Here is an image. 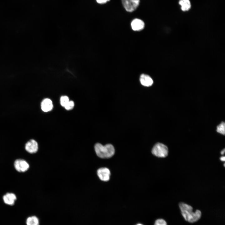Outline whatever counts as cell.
<instances>
[{
	"label": "cell",
	"mask_w": 225,
	"mask_h": 225,
	"mask_svg": "<svg viewBox=\"0 0 225 225\" xmlns=\"http://www.w3.org/2000/svg\"><path fill=\"white\" fill-rule=\"evenodd\" d=\"M74 106V102L72 101H69L65 105L64 107L66 110H70L72 109Z\"/></svg>",
	"instance_id": "cell-16"
},
{
	"label": "cell",
	"mask_w": 225,
	"mask_h": 225,
	"mask_svg": "<svg viewBox=\"0 0 225 225\" xmlns=\"http://www.w3.org/2000/svg\"><path fill=\"white\" fill-rule=\"evenodd\" d=\"M97 2L100 4L105 3L108 1H109V0H96Z\"/></svg>",
	"instance_id": "cell-18"
},
{
	"label": "cell",
	"mask_w": 225,
	"mask_h": 225,
	"mask_svg": "<svg viewBox=\"0 0 225 225\" xmlns=\"http://www.w3.org/2000/svg\"><path fill=\"white\" fill-rule=\"evenodd\" d=\"M69 101V98L67 96H62L60 98V104L63 107H64Z\"/></svg>",
	"instance_id": "cell-15"
},
{
	"label": "cell",
	"mask_w": 225,
	"mask_h": 225,
	"mask_svg": "<svg viewBox=\"0 0 225 225\" xmlns=\"http://www.w3.org/2000/svg\"><path fill=\"white\" fill-rule=\"evenodd\" d=\"M136 225H142V224H140V223H138V224H136Z\"/></svg>",
	"instance_id": "cell-21"
},
{
	"label": "cell",
	"mask_w": 225,
	"mask_h": 225,
	"mask_svg": "<svg viewBox=\"0 0 225 225\" xmlns=\"http://www.w3.org/2000/svg\"><path fill=\"white\" fill-rule=\"evenodd\" d=\"M220 160L222 161H224L225 160V157L224 156H222L220 157Z\"/></svg>",
	"instance_id": "cell-19"
},
{
	"label": "cell",
	"mask_w": 225,
	"mask_h": 225,
	"mask_svg": "<svg viewBox=\"0 0 225 225\" xmlns=\"http://www.w3.org/2000/svg\"><path fill=\"white\" fill-rule=\"evenodd\" d=\"M94 149L97 155L102 158H110L114 155L115 153L114 147L110 144L103 145L98 143L95 145Z\"/></svg>",
	"instance_id": "cell-2"
},
{
	"label": "cell",
	"mask_w": 225,
	"mask_h": 225,
	"mask_svg": "<svg viewBox=\"0 0 225 225\" xmlns=\"http://www.w3.org/2000/svg\"><path fill=\"white\" fill-rule=\"evenodd\" d=\"M97 175L102 181H108L110 179V172L109 170L106 168H102L97 170Z\"/></svg>",
	"instance_id": "cell-8"
},
{
	"label": "cell",
	"mask_w": 225,
	"mask_h": 225,
	"mask_svg": "<svg viewBox=\"0 0 225 225\" xmlns=\"http://www.w3.org/2000/svg\"><path fill=\"white\" fill-rule=\"evenodd\" d=\"M179 4L181 6L182 10L184 11L189 10L191 7V4L189 0H180Z\"/></svg>",
	"instance_id": "cell-13"
},
{
	"label": "cell",
	"mask_w": 225,
	"mask_h": 225,
	"mask_svg": "<svg viewBox=\"0 0 225 225\" xmlns=\"http://www.w3.org/2000/svg\"><path fill=\"white\" fill-rule=\"evenodd\" d=\"M181 213L185 220L190 223H193L199 220L201 216V212L199 210L193 212V208L190 205L183 202L179 204Z\"/></svg>",
	"instance_id": "cell-1"
},
{
	"label": "cell",
	"mask_w": 225,
	"mask_h": 225,
	"mask_svg": "<svg viewBox=\"0 0 225 225\" xmlns=\"http://www.w3.org/2000/svg\"><path fill=\"white\" fill-rule=\"evenodd\" d=\"M41 107L42 110L44 112L50 111L53 108L52 102L49 98H45L42 101Z\"/></svg>",
	"instance_id": "cell-11"
},
{
	"label": "cell",
	"mask_w": 225,
	"mask_h": 225,
	"mask_svg": "<svg viewBox=\"0 0 225 225\" xmlns=\"http://www.w3.org/2000/svg\"><path fill=\"white\" fill-rule=\"evenodd\" d=\"M122 1L125 10L130 12L135 10L140 3V0H122Z\"/></svg>",
	"instance_id": "cell-5"
},
{
	"label": "cell",
	"mask_w": 225,
	"mask_h": 225,
	"mask_svg": "<svg viewBox=\"0 0 225 225\" xmlns=\"http://www.w3.org/2000/svg\"><path fill=\"white\" fill-rule=\"evenodd\" d=\"M25 149L29 153H35L38 150V143L35 140L33 139L30 140L26 143Z\"/></svg>",
	"instance_id": "cell-7"
},
{
	"label": "cell",
	"mask_w": 225,
	"mask_h": 225,
	"mask_svg": "<svg viewBox=\"0 0 225 225\" xmlns=\"http://www.w3.org/2000/svg\"><path fill=\"white\" fill-rule=\"evenodd\" d=\"M217 132L223 135H225V124L224 122H222L218 125L217 128Z\"/></svg>",
	"instance_id": "cell-14"
},
{
	"label": "cell",
	"mask_w": 225,
	"mask_h": 225,
	"mask_svg": "<svg viewBox=\"0 0 225 225\" xmlns=\"http://www.w3.org/2000/svg\"><path fill=\"white\" fill-rule=\"evenodd\" d=\"M14 166L15 169L20 172H26L29 167L28 162L26 160L22 159L16 160L14 162Z\"/></svg>",
	"instance_id": "cell-4"
},
{
	"label": "cell",
	"mask_w": 225,
	"mask_h": 225,
	"mask_svg": "<svg viewBox=\"0 0 225 225\" xmlns=\"http://www.w3.org/2000/svg\"><path fill=\"white\" fill-rule=\"evenodd\" d=\"M152 152L153 155L157 157L165 158L168 155V149L164 144L161 143H157L152 148Z\"/></svg>",
	"instance_id": "cell-3"
},
{
	"label": "cell",
	"mask_w": 225,
	"mask_h": 225,
	"mask_svg": "<svg viewBox=\"0 0 225 225\" xmlns=\"http://www.w3.org/2000/svg\"><path fill=\"white\" fill-rule=\"evenodd\" d=\"M144 22L141 20L136 18L131 22V26L134 31H139L142 30L144 27Z\"/></svg>",
	"instance_id": "cell-9"
},
{
	"label": "cell",
	"mask_w": 225,
	"mask_h": 225,
	"mask_svg": "<svg viewBox=\"0 0 225 225\" xmlns=\"http://www.w3.org/2000/svg\"><path fill=\"white\" fill-rule=\"evenodd\" d=\"M225 152V149L222 150L221 152V153L222 155L224 154V153Z\"/></svg>",
	"instance_id": "cell-20"
},
{
	"label": "cell",
	"mask_w": 225,
	"mask_h": 225,
	"mask_svg": "<svg viewBox=\"0 0 225 225\" xmlns=\"http://www.w3.org/2000/svg\"><path fill=\"white\" fill-rule=\"evenodd\" d=\"M3 202L4 204L9 206L14 205L17 200V197L15 194L7 192L2 197Z\"/></svg>",
	"instance_id": "cell-6"
},
{
	"label": "cell",
	"mask_w": 225,
	"mask_h": 225,
	"mask_svg": "<svg viewBox=\"0 0 225 225\" xmlns=\"http://www.w3.org/2000/svg\"><path fill=\"white\" fill-rule=\"evenodd\" d=\"M26 225H40V220L36 216L32 215L28 217L25 221Z\"/></svg>",
	"instance_id": "cell-12"
},
{
	"label": "cell",
	"mask_w": 225,
	"mask_h": 225,
	"mask_svg": "<svg viewBox=\"0 0 225 225\" xmlns=\"http://www.w3.org/2000/svg\"><path fill=\"white\" fill-rule=\"evenodd\" d=\"M140 81L142 85L146 87H149L152 85L153 81L149 75L142 74L140 77Z\"/></svg>",
	"instance_id": "cell-10"
},
{
	"label": "cell",
	"mask_w": 225,
	"mask_h": 225,
	"mask_svg": "<svg viewBox=\"0 0 225 225\" xmlns=\"http://www.w3.org/2000/svg\"><path fill=\"white\" fill-rule=\"evenodd\" d=\"M154 225H167V224L164 220L158 219L156 220Z\"/></svg>",
	"instance_id": "cell-17"
}]
</instances>
